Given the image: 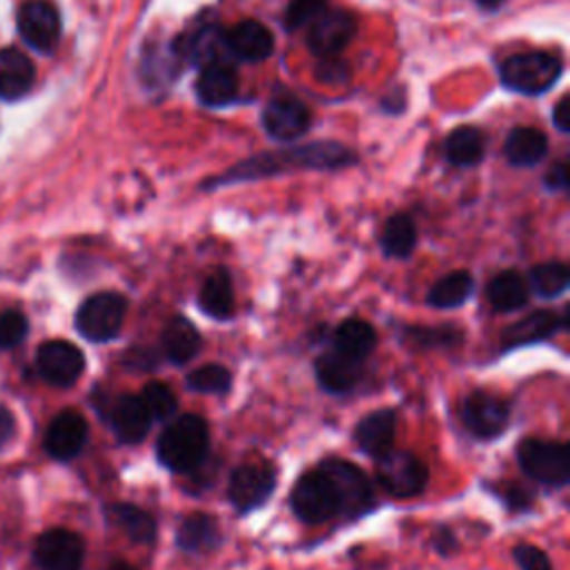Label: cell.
<instances>
[{
	"mask_svg": "<svg viewBox=\"0 0 570 570\" xmlns=\"http://www.w3.org/2000/svg\"><path fill=\"white\" fill-rule=\"evenodd\" d=\"M548 154V138L541 129L517 127L505 140V156L517 167H532Z\"/></svg>",
	"mask_w": 570,
	"mask_h": 570,
	"instance_id": "4dcf8cb0",
	"label": "cell"
},
{
	"mask_svg": "<svg viewBox=\"0 0 570 570\" xmlns=\"http://www.w3.org/2000/svg\"><path fill=\"white\" fill-rule=\"evenodd\" d=\"M318 468L332 479V483L336 488L338 503H341L338 514L354 519L372 508L374 492H372L370 479L365 476V472L361 468H356L354 463H350L345 459H334V456L323 459L318 463Z\"/></svg>",
	"mask_w": 570,
	"mask_h": 570,
	"instance_id": "ba28073f",
	"label": "cell"
},
{
	"mask_svg": "<svg viewBox=\"0 0 570 570\" xmlns=\"http://www.w3.org/2000/svg\"><path fill=\"white\" fill-rule=\"evenodd\" d=\"M416 245V225L407 214H394L381 234V247L392 258H407Z\"/></svg>",
	"mask_w": 570,
	"mask_h": 570,
	"instance_id": "e575fe53",
	"label": "cell"
},
{
	"mask_svg": "<svg viewBox=\"0 0 570 570\" xmlns=\"http://www.w3.org/2000/svg\"><path fill=\"white\" fill-rule=\"evenodd\" d=\"M27 336V318L20 312L7 309L0 314V347H16Z\"/></svg>",
	"mask_w": 570,
	"mask_h": 570,
	"instance_id": "ab89813d",
	"label": "cell"
},
{
	"mask_svg": "<svg viewBox=\"0 0 570 570\" xmlns=\"http://www.w3.org/2000/svg\"><path fill=\"white\" fill-rule=\"evenodd\" d=\"M314 374L323 390L332 394H343L358 385L363 376V361H356L336 350H330L316 358Z\"/></svg>",
	"mask_w": 570,
	"mask_h": 570,
	"instance_id": "d6986e66",
	"label": "cell"
},
{
	"mask_svg": "<svg viewBox=\"0 0 570 570\" xmlns=\"http://www.w3.org/2000/svg\"><path fill=\"white\" fill-rule=\"evenodd\" d=\"M485 294H488V301H490L492 309L501 312V314L521 309L528 303V298H530V289H528L525 276H521L517 269L499 272L488 283Z\"/></svg>",
	"mask_w": 570,
	"mask_h": 570,
	"instance_id": "4316f807",
	"label": "cell"
},
{
	"mask_svg": "<svg viewBox=\"0 0 570 570\" xmlns=\"http://www.w3.org/2000/svg\"><path fill=\"white\" fill-rule=\"evenodd\" d=\"M396 434V412L392 407H381L365 414L354 428L356 445L372 459H379L394 445Z\"/></svg>",
	"mask_w": 570,
	"mask_h": 570,
	"instance_id": "ffe728a7",
	"label": "cell"
},
{
	"mask_svg": "<svg viewBox=\"0 0 570 570\" xmlns=\"http://www.w3.org/2000/svg\"><path fill=\"white\" fill-rule=\"evenodd\" d=\"M140 399L145 401L151 419H158V421H167L176 414V407H178V401H176V394L171 392L169 385L160 383V381H151L142 387L140 392Z\"/></svg>",
	"mask_w": 570,
	"mask_h": 570,
	"instance_id": "8d00e7d4",
	"label": "cell"
},
{
	"mask_svg": "<svg viewBox=\"0 0 570 570\" xmlns=\"http://www.w3.org/2000/svg\"><path fill=\"white\" fill-rule=\"evenodd\" d=\"M163 352L174 365L189 363L200 352V334L185 316H174L163 330Z\"/></svg>",
	"mask_w": 570,
	"mask_h": 570,
	"instance_id": "d4e9b609",
	"label": "cell"
},
{
	"mask_svg": "<svg viewBox=\"0 0 570 570\" xmlns=\"http://www.w3.org/2000/svg\"><path fill=\"white\" fill-rule=\"evenodd\" d=\"M512 557L521 570H552V563L543 550L530 543H519L512 550Z\"/></svg>",
	"mask_w": 570,
	"mask_h": 570,
	"instance_id": "60d3db41",
	"label": "cell"
},
{
	"mask_svg": "<svg viewBox=\"0 0 570 570\" xmlns=\"http://www.w3.org/2000/svg\"><path fill=\"white\" fill-rule=\"evenodd\" d=\"M327 9V0H289L285 11V24L298 29L312 24Z\"/></svg>",
	"mask_w": 570,
	"mask_h": 570,
	"instance_id": "f35d334b",
	"label": "cell"
},
{
	"mask_svg": "<svg viewBox=\"0 0 570 570\" xmlns=\"http://www.w3.org/2000/svg\"><path fill=\"white\" fill-rule=\"evenodd\" d=\"M220 541L218 521L205 512H194L178 525L176 546L185 552H205L216 548Z\"/></svg>",
	"mask_w": 570,
	"mask_h": 570,
	"instance_id": "f1b7e54d",
	"label": "cell"
},
{
	"mask_svg": "<svg viewBox=\"0 0 570 570\" xmlns=\"http://www.w3.org/2000/svg\"><path fill=\"white\" fill-rule=\"evenodd\" d=\"M156 354L149 350V347H134L129 350V354L125 356V363L127 367H134V370H154L156 367Z\"/></svg>",
	"mask_w": 570,
	"mask_h": 570,
	"instance_id": "b9f144b4",
	"label": "cell"
},
{
	"mask_svg": "<svg viewBox=\"0 0 570 570\" xmlns=\"http://www.w3.org/2000/svg\"><path fill=\"white\" fill-rule=\"evenodd\" d=\"M111 428L122 443H138L151 428V414L140 394H122L109 414Z\"/></svg>",
	"mask_w": 570,
	"mask_h": 570,
	"instance_id": "44dd1931",
	"label": "cell"
},
{
	"mask_svg": "<svg viewBox=\"0 0 570 570\" xmlns=\"http://www.w3.org/2000/svg\"><path fill=\"white\" fill-rule=\"evenodd\" d=\"M552 120L561 131H568L570 127V107H568V98H561L552 111Z\"/></svg>",
	"mask_w": 570,
	"mask_h": 570,
	"instance_id": "f6af8a7d",
	"label": "cell"
},
{
	"mask_svg": "<svg viewBox=\"0 0 570 570\" xmlns=\"http://www.w3.org/2000/svg\"><path fill=\"white\" fill-rule=\"evenodd\" d=\"M445 158L456 167L476 165L485 154V136L472 125L456 127L445 138Z\"/></svg>",
	"mask_w": 570,
	"mask_h": 570,
	"instance_id": "1f68e13d",
	"label": "cell"
},
{
	"mask_svg": "<svg viewBox=\"0 0 570 570\" xmlns=\"http://www.w3.org/2000/svg\"><path fill=\"white\" fill-rule=\"evenodd\" d=\"M225 42L234 58L247 62H261L274 51V36L258 20L236 22L232 29L225 31Z\"/></svg>",
	"mask_w": 570,
	"mask_h": 570,
	"instance_id": "ac0fdd59",
	"label": "cell"
},
{
	"mask_svg": "<svg viewBox=\"0 0 570 570\" xmlns=\"http://www.w3.org/2000/svg\"><path fill=\"white\" fill-rule=\"evenodd\" d=\"M33 557L42 570H80L85 559V543L76 532L53 528L38 537Z\"/></svg>",
	"mask_w": 570,
	"mask_h": 570,
	"instance_id": "7c38bea8",
	"label": "cell"
},
{
	"mask_svg": "<svg viewBox=\"0 0 570 570\" xmlns=\"http://www.w3.org/2000/svg\"><path fill=\"white\" fill-rule=\"evenodd\" d=\"M18 31L31 49L51 53L60 40V13L49 0H27L18 11Z\"/></svg>",
	"mask_w": 570,
	"mask_h": 570,
	"instance_id": "8fae6325",
	"label": "cell"
},
{
	"mask_svg": "<svg viewBox=\"0 0 570 570\" xmlns=\"http://www.w3.org/2000/svg\"><path fill=\"white\" fill-rule=\"evenodd\" d=\"M309 109L294 96L281 94L272 98L263 109V127L276 140H294L309 127Z\"/></svg>",
	"mask_w": 570,
	"mask_h": 570,
	"instance_id": "9a60e30c",
	"label": "cell"
},
{
	"mask_svg": "<svg viewBox=\"0 0 570 570\" xmlns=\"http://www.w3.org/2000/svg\"><path fill=\"white\" fill-rule=\"evenodd\" d=\"M16 432V421L13 414L0 403V445H4Z\"/></svg>",
	"mask_w": 570,
	"mask_h": 570,
	"instance_id": "ee69618b",
	"label": "cell"
},
{
	"mask_svg": "<svg viewBox=\"0 0 570 570\" xmlns=\"http://www.w3.org/2000/svg\"><path fill=\"white\" fill-rule=\"evenodd\" d=\"M566 327H568V316L566 314H557L552 309H537V312L519 318L517 323H512L503 332L501 345L505 350L530 345V343L550 338L552 334H557V332H561Z\"/></svg>",
	"mask_w": 570,
	"mask_h": 570,
	"instance_id": "e0dca14e",
	"label": "cell"
},
{
	"mask_svg": "<svg viewBox=\"0 0 570 570\" xmlns=\"http://www.w3.org/2000/svg\"><path fill=\"white\" fill-rule=\"evenodd\" d=\"M374 461H376V481L387 494L396 499H410L425 490L428 468L416 454L387 450Z\"/></svg>",
	"mask_w": 570,
	"mask_h": 570,
	"instance_id": "52a82bcc",
	"label": "cell"
},
{
	"mask_svg": "<svg viewBox=\"0 0 570 570\" xmlns=\"http://www.w3.org/2000/svg\"><path fill=\"white\" fill-rule=\"evenodd\" d=\"M521 470L541 485L563 488L570 481V450L566 443L546 439H523L517 448Z\"/></svg>",
	"mask_w": 570,
	"mask_h": 570,
	"instance_id": "3957f363",
	"label": "cell"
},
{
	"mask_svg": "<svg viewBox=\"0 0 570 570\" xmlns=\"http://www.w3.org/2000/svg\"><path fill=\"white\" fill-rule=\"evenodd\" d=\"M356 36V20L350 11L325 9L309 27V49L321 58L338 56Z\"/></svg>",
	"mask_w": 570,
	"mask_h": 570,
	"instance_id": "4fadbf2b",
	"label": "cell"
},
{
	"mask_svg": "<svg viewBox=\"0 0 570 570\" xmlns=\"http://www.w3.org/2000/svg\"><path fill=\"white\" fill-rule=\"evenodd\" d=\"M563 62L554 53H517L501 65V82L512 91L534 96L548 91L559 80Z\"/></svg>",
	"mask_w": 570,
	"mask_h": 570,
	"instance_id": "277c9868",
	"label": "cell"
},
{
	"mask_svg": "<svg viewBox=\"0 0 570 570\" xmlns=\"http://www.w3.org/2000/svg\"><path fill=\"white\" fill-rule=\"evenodd\" d=\"M546 185H548L550 189H566V185H568V169H566V163H557V165L550 169V174H548V178H546Z\"/></svg>",
	"mask_w": 570,
	"mask_h": 570,
	"instance_id": "7bdbcfd3",
	"label": "cell"
},
{
	"mask_svg": "<svg viewBox=\"0 0 570 570\" xmlns=\"http://www.w3.org/2000/svg\"><path fill=\"white\" fill-rule=\"evenodd\" d=\"M434 546H436V550H439L441 554H450V552L456 548V539H454L452 530H450V528H441L439 534H436V539H434Z\"/></svg>",
	"mask_w": 570,
	"mask_h": 570,
	"instance_id": "bcb514c9",
	"label": "cell"
},
{
	"mask_svg": "<svg viewBox=\"0 0 570 570\" xmlns=\"http://www.w3.org/2000/svg\"><path fill=\"white\" fill-rule=\"evenodd\" d=\"M374 345L376 332L363 318H345L332 334V350L356 361H365L372 354Z\"/></svg>",
	"mask_w": 570,
	"mask_h": 570,
	"instance_id": "83f0119b",
	"label": "cell"
},
{
	"mask_svg": "<svg viewBox=\"0 0 570 570\" xmlns=\"http://www.w3.org/2000/svg\"><path fill=\"white\" fill-rule=\"evenodd\" d=\"M276 488V470L265 461H247L232 470L227 497L232 505L245 514L261 508Z\"/></svg>",
	"mask_w": 570,
	"mask_h": 570,
	"instance_id": "9c48e42d",
	"label": "cell"
},
{
	"mask_svg": "<svg viewBox=\"0 0 570 570\" xmlns=\"http://www.w3.org/2000/svg\"><path fill=\"white\" fill-rule=\"evenodd\" d=\"M127 312V301L118 292H98L89 296L76 312V330L94 343L118 336Z\"/></svg>",
	"mask_w": 570,
	"mask_h": 570,
	"instance_id": "8992f818",
	"label": "cell"
},
{
	"mask_svg": "<svg viewBox=\"0 0 570 570\" xmlns=\"http://www.w3.org/2000/svg\"><path fill=\"white\" fill-rule=\"evenodd\" d=\"M87 421L78 410H62L53 416L45 434V450L58 461H69L80 454L87 443Z\"/></svg>",
	"mask_w": 570,
	"mask_h": 570,
	"instance_id": "2e32d148",
	"label": "cell"
},
{
	"mask_svg": "<svg viewBox=\"0 0 570 570\" xmlns=\"http://www.w3.org/2000/svg\"><path fill=\"white\" fill-rule=\"evenodd\" d=\"M196 94L207 107L229 105L238 94V76L227 62L203 67L196 80Z\"/></svg>",
	"mask_w": 570,
	"mask_h": 570,
	"instance_id": "cb8c5ba5",
	"label": "cell"
},
{
	"mask_svg": "<svg viewBox=\"0 0 570 570\" xmlns=\"http://www.w3.org/2000/svg\"><path fill=\"white\" fill-rule=\"evenodd\" d=\"M36 365L47 383L67 387L80 379L85 370V356L69 341H47L38 350Z\"/></svg>",
	"mask_w": 570,
	"mask_h": 570,
	"instance_id": "5bb4252c",
	"label": "cell"
},
{
	"mask_svg": "<svg viewBox=\"0 0 570 570\" xmlns=\"http://www.w3.org/2000/svg\"><path fill=\"white\" fill-rule=\"evenodd\" d=\"M407 341L416 347H452L463 341V334L454 325L439 327H405Z\"/></svg>",
	"mask_w": 570,
	"mask_h": 570,
	"instance_id": "74e56055",
	"label": "cell"
},
{
	"mask_svg": "<svg viewBox=\"0 0 570 570\" xmlns=\"http://www.w3.org/2000/svg\"><path fill=\"white\" fill-rule=\"evenodd\" d=\"M109 570H136V568H131L129 563H122V561H118V563H114Z\"/></svg>",
	"mask_w": 570,
	"mask_h": 570,
	"instance_id": "7dc6e473",
	"label": "cell"
},
{
	"mask_svg": "<svg viewBox=\"0 0 570 570\" xmlns=\"http://www.w3.org/2000/svg\"><path fill=\"white\" fill-rule=\"evenodd\" d=\"M525 283H528V289H532L537 296L557 298L570 285V269L566 263H559V261L539 263L530 267Z\"/></svg>",
	"mask_w": 570,
	"mask_h": 570,
	"instance_id": "836d02e7",
	"label": "cell"
},
{
	"mask_svg": "<svg viewBox=\"0 0 570 570\" xmlns=\"http://www.w3.org/2000/svg\"><path fill=\"white\" fill-rule=\"evenodd\" d=\"M187 387L200 394H225L232 387V374L220 363H205L187 374Z\"/></svg>",
	"mask_w": 570,
	"mask_h": 570,
	"instance_id": "d590c367",
	"label": "cell"
},
{
	"mask_svg": "<svg viewBox=\"0 0 570 570\" xmlns=\"http://www.w3.org/2000/svg\"><path fill=\"white\" fill-rule=\"evenodd\" d=\"M289 503L303 523H325L341 510L336 488L321 468L298 476L292 488Z\"/></svg>",
	"mask_w": 570,
	"mask_h": 570,
	"instance_id": "5b68a950",
	"label": "cell"
},
{
	"mask_svg": "<svg viewBox=\"0 0 570 570\" xmlns=\"http://www.w3.org/2000/svg\"><path fill=\"white\" fill-rule=\"evenodd\" d=\"M510 419V405L503 396L488 390H474L463 399L461 421L470 434L476 439L499 436Z\"/></svg>",
	"mask_w": 570,
	"mask_h": 570,
	"instance_id": "30bf717a",
	"label": "cell"
},
{
	"mask_svg": "<svg viewBox=\"0 0 570 570\" xmlns=\"http://www.w3.org/2000/svg\"><path fill=\"white\" fill-rule=\"evenodd\" d=\"M105 514L116 528H120L136 543H151L156 539L154 514L134 503H111L107 505Z\"/></svg>",
	"mask_w": 570,
	"mask_h": 570,
	"instance_id": "f546056e",
	"label": "cell"
},
{
	"mask_svg": "<svg viewBox=\"0 0 570 570\" xmlns=\"http://www.w3.org/2000/svg\"><path fill=\"white\" fill-rule=\"evenodd\" d=\"M352 163V154L343 149L341 145L334 142H321V145H307L303 149L294 151H283V154H267L263 158H252L236 169H232L225 178L216 180L218 183H229V180H247L254 176H265L272 171H281L285 167H338Z\"/></svg>",
	"mask_w": 570,
	"mask_h": 570,
	"instance_id": "7a4b0ae2",
	"label": "cell"
},
{
	"mask_svg": "<svg viewBox=\"0 0 570 570\" xmlns=\"http://www.w3.org/2000/svg\"><path fill=\"white\" fill-rule=\"evenodd\" d=\"M474 289V278L470 272L456 269L441 276L428 292V303L439 309H452L463 305Z\"/></svg>",
	"mask_w": 570,
	"mask_h": 570,
	"instance_id": "d6a6232c",
	"label": "cell"
},
{
	"mask_svg": "<svg viewBox=\"0 0 570 570\" xmlns=\"http://www.w3.org/2000/svg\"><path fill=\"white\" fill-rule=\"evenodd\" d=\"M36 78L33 62L16 47H0V100H18Z\"/></svg>",
	"mask_w": 570,
	"mask_h": 570,
	"instance_id": "7402d4cb",
	"label": "cell"
},
{
	"mask_svg": "<svg viewBox=\"0 0 570 570\" xmlns=\"http://www.w3.org/2000/svg\"><path fill=\"white\" fill-rule=\"evenodd\" d=\"M209 450V428L200 414H180L174 419L156 443L158 461L178 474L196 470Z\"/></svg>",
	"mask_w": 570,
	"mask_h": 570,
	"instance_id": "6da1fadb",
	"label": "cell"
},
{
	"mask_svg": "<svg viewBox=\"0 0 570 570\" xmlns=\"http://www.w3.org/2000/svg\"><path fill=\"white\" fill-rule=\"evenodd\" d=\"M198 307L216 321H227L234 314V287L225 267L214 269L205 278L198 292Z\"/></svg>",
	"mask_w": 570,
	"mask_h": 570,
	"instance_id": "484cf974",
	"label": "cell"
},
{
	"mask_svg": "<svg viewBox=\"0 0 570 570\" xmlns=\"http://www.w3.org/2000/svg\"><path fill=\"white\" fill-rule=\"evenodd\" d=\"M479 4H483V7H497L499 2H503V0H476Z\"/></svg>",
	"mask_w": 570,
	"mask_h": 570,
	"instance_id": "c3c4849f",
	"label": "cell"
},
{
	"mask_svg": "<svg viewBox=\"0 0 570 570\" xmlns=\"http://www.w3.org/2000/svg\"><path fill=\"white\" fill-rule=\"evenodd\" d=\"M180 47H183V56H187V60L198 65L200 69L209 65H220V62L229 65V58H232L225 42V31L212 24L200 27L191 36L183 38Z\"/></svg>",
	"mask_w": 570,
	"mask_h": 570,
	"instance_id": "603a6c76",
	"label": "cell"
}]
</instances>
